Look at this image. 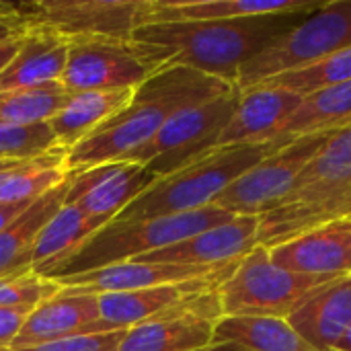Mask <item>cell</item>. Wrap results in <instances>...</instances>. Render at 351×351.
Wrapping results in <instances>:
<instances>
[{
    "label": "cell",
    "instance_id": "cell-19",
    "mask_svg": "<svg viewBox=\"0 0 351 351\" xmlns=\"http://www.w3.org/2000/svg\"><path fill=\"white\" fill-rule=\"evenodd\" d=\"M222 267L125 261V263L109 265L97 271L64 278V280H58V284L60 288H68L78 294L132 292V290H144V288H156V286H169V284H183L195 278L210 276Z\"/></svg>",
    "mask_w": 351,
    "mask_h": 351
},
{
    "label": "cell",
    "instance_id": "cell-14",
    "mask_svg": "<svg viewBox=\"0 0 351 351\" xmlns=\"http://www.w3.org/2000/svg\"><path fill=\"white\" fill-rule=\"evenodd\" d=\"M156 177L142 165L115 160L70 175L64 204L105 222L115 220Z\"/></svg>",
    "mask_w": 351,
    "mask_h": 351
},
{
    "label": "cell",
    "instance_id": "cell-8",
    "mask_svg": "<svg viewBox=\"0 0 351 351\" xmlns=\"http://www.w3.org/2000/svg\"><path fill=\"white\" fill-rule=\"evenodd\" d=\"M239 99L241 93L234 88L228 95L175 113L148 144L123 160L146 167L156 179L185 167L216 148V140L234 115Z\"/></svg>",
    "mask_w": 351,
    "mask_h": 351
},
{
    "label": "cell",
    "instance_id": "cell-2",
    "mask_svg": "<svg viewBox=\"0 0 351 351\" xmlns=\"http://www.w3.org/2000/svg\"><path fill=\"white\" fill-rule=\"evenodd\" d=\"M232 90V84L191 68H160L136 88L132 101L115 117L66 150V169L76 175L90 167L123 160L148 144L175 113Z\"/></svg>",
    "mask_w": 351,
    "mask_h": 351
},
{
    "label": "cell",
    "instance_id": "cell-4",
    "mask_svg": "<svg viewBox=\"0 0 351 351\" xmlns=\"http://www.w3.org/2000/svg\"><path fill=\"white\" fill-rule=\"evenodd\" d=\"M234 218V214L218 206H206L202 210L183 214L154 216L142 220H111L99 232H95L78 251H74L64 261L47 267L39 276L58 282L109 265L134 261L142 255L167 249Z\"/></svg>",
    "mask_w": 351,
    "mask_h": 351
},
{
    "label": "cell",
    "instance_id": "cell-27",
    "mask_svg": "<svg viewBox=\"0 0 351 351\" xmlns=\"http://www.w3.org/2000/svg\"><path fill=\"white\" fill-rule=\"evenodd\" d=\"M105 224L109 222L88 216L72 204H64L45 222L33 245V271L41 274L47 267L64 261Z\"/></svg>",
    "mask_w": 351,
    "mask_h": 351
},
{
    "label": "cell",
    "instance_id": "cell-5",
    "mask_svg": "<svg viewBox=\"0 0 351 351\" xmlns=\"http://www.w3.org/2000/svg\"><path fill=\"white\" fill-rule=\"evenodd\" d=\"M274 150L278 148L271 144L214 148L185 167L154 179L115 220H142L214 206L230 183Z\"/></svg>",
    "mask_w": 351,
    "mask_h": 351
},
{
    "label": "cell",
    "instance_id": "cell-22",
    "mask_svg": "<svg viewBox=\"0 0 351 351\" xmlns=\"http://www.w3.org/2000/svg\"><path fill=\"white\" fill-rule=\"evenodd\" d=\"M288 323L317 350H333L351 325V274L321 286L288 317Z\"/></svg>",
    "mask_w": 351,
    "mask_h": 351
},
{
    "label": "cell",
    "instance_id": "cell-1",
    "mask_svg": "<svg viewBox=\"0 0 351 351\" xmlns=\"http://www.w3.org/2000/svg\"><path fill=\"white\" fill-rule=\"evenodd\" d=\"M306 14L286 12L228 21L146 23L134 31L132 39L150 53L158 68H191L237 88L241 68L284 37Z\"/></svg>",
    "mask_w": 351,
    "mask_h": 351
},
{
    "label": "cell",
    "instance_id": "cell-37",
    "mask_svg": "<svg viewBox=\"0 0 351 351\" xmlns=\"http://www.w3.org/2000/svg\"><path fill=\"white\" fill-rule=\"evenodd\" d=\"M31 204H0V232L14 220L19 218Z\"/></svg>",
    "mask_w": 351,
    "mask_h": 351
},
{
    "label": "cell",
    "instance_id": "cell-11",
    "mask_svg": "<svg viewBox=\"0 0 351 351\" xmlns=\"http://www.w3.org/2000/svg\"><path fill=\"white\" fill-rule=\"evenodd\" d=\"M14 8L27 25L51 29L66 39H130L144 21L148 0H37Z\"/></svg>",
    "mask_w": 351,
    "mask_h": 351
},
{
    "label": "cell",
    "instance_id": "cell-17",
    "mask_svg": "<svg viewBox=\"0 0 351 351\" xmlns=\"http://www.w3.org/2000/svg\"><path fill=\"white\" fill-rule=\"evenodd\" d=\"M99 321L101 313L97 294H78L68 288H60L51 298L29 311L10 350L35 348L66 337L93 333V327Z\"/></svg>",
    "mask_w": 351,
    "mask_h": 351
},
{
    "label": "cell",
    "instance_id": "cell-40",
    "mask_svg": "<svg viewBox=\"0 0 351 351\" xmlns=\"http://www.w3.org/2000/svg\"><path fill=\"white\" fill-rule=\"evenodd\" d=\"M204 351H218V350H216V348H214V346H210V348H208V350H204Z\"/></svg>",
    "mask_w": 351,
    "mask_h": 351
},
{
    "label": "cell",
    "instance_id": "cell-16",
    "mask_svg": "<svg viewBox=\"0 0 351 351\" xmlns=\"http://www.w3.org/2000/svg\"><path fill=\"white\" fill-rule=\"evenodd\" d=\"M269 255L276 265L294 274L348 276L351 274V220L317 226L269 249Z\"/></svg>",
    "mask_w": 351,
    "mask_h": 351
},
{
    "label": "cell",
    "instance_id": "cell-3",
    "mask_svg": "<svg viewBox=\"0 0 351 351\" xmlns=\"http://www.w3.org/2000/svg\"><path fill=\"white\" fill-rule=\"evenodd\" d=\"M335 220H351V125L308 162L284 202L261 216L257 247L274 249Z\"/></svg>",
    "mask_w": 351,
    "mask_h": 351
},
{
    "label": "cell",
    "instance_id": "cell-10",
    "mask_svg": "<svg viewBox=\"0 0 351 351\" xmlns=\"http://www.w3.org/2000/svg\"><path fill=\"white\" fill-rule=\"evenodd\" d=\"M68 43V60L60 82L70 95L138 88L160 70L132 37H74Z\"/></svg>",
    "mask_w": 351,
    "mask_h": 351
},
{
    "label": "cell",
    "instance_id": "cell-34",
    "mask_svg": "<svg viewBox=\"0 0 351 351\" xmlns=\"http://www.w3.org/2000/svg\"><path fill=\"white\" fill-rule=\"evenodd\" d=\"M27 315V308H0V351L10 350Z\"/></svg>",
    "mask_w": 351,
    "mask_h": 351
},
{
    "label": "cell",
    "instance_id": "cell-12",
    "mask_svg": "<svg viewBox=\"0 0 351 351\" xmlns=\"http://www.w3.org/2000/svg\"><path fill=\"white\" fill-rule=\"evenodd\" d=\"M222 317L218 290L202 294L125 331L117 351H204Z\"/></svg>",
    "mask_w": 351,
    "mask_h": 351
},
{
    "label": "cell",
    "instance_id": "cell-32",
    "mask_svg": "<svg viewBox=\"0 0 351 351\" xmlns=\"http://www.w3.org/2000/svg\"><path fill=\"white\" fill-rule=\"evenodd\" d=\"M60 284L29 271L14 278H0V308H27L33 311L43 300L51 298Z\"/></svg>",
    "mask_w": 351,
    "mask_h": 351
},
{
    "label": "cell",
    "instance_id": "cell-30",
    "mask_svg": "<svg viewBox=\"0 0 351 351\" xmlns=\"http://www.w3.org/2000/svg\"><path fill=\"white\" fill-rule=\"evenodd\" d=\"M348 80H351V45L323 58V60H317L308 66L274 76V78L261 82L259 86L284 88V90H292L300 97H308L313 93H319L323 88H329V86H335V84H341Z\"/></svg>",
    "mask_w": 351,
    "mask_h": 351
},
{
    "label": "cell",
    "instance_id": "cell-7",
    "mask_svg": "<svg viewBox=\"0 0 351 351\" xmlns=\"http://www.w3.org/2000/svg\"><path fill=\"white\" fill-rule=\"evenodd\" d=\"M350 45L351 0L323 2L284 37H280L241 68L237 90L247 93L274 76L308 66Z\"/></svg>",
    "mask_w": 351,
    "mask_h": 351
},
{
    "label": "cell",
    "instance_id": "cell-39",
    "mask_svg": "<svg viewBox=\"0 0 351 351\" xmlns=\"http://www.w3.org/2000/svg\"><path fill=\"white\" fill-rule=\"evenodd\" d=\"M14 162H19V160H0V169H4V167H10V165H14Z\"/></svg>",
    "mask_w": 351,
    "mask_h": 351
},
{
    "label": "cell",
    "instance_id": "cell-35",
    "mask_svg": "<svg viewBox=\"0 0 351 351\" xmlns=\"http://www.w3.org/2000/svg\"><path fill=\"white\" fill-rule=\"evenodd\" d=\"M27 29V23L16 12L14 4H2L0 2V41L8 39L12 35H19Z\"/></svg>",
    "mask_w": 351,
    "mask_h": 351
},
{
    "label": "cell",
    "instance_id": "cell-6",
    "mask_svg": "<svg viewBox=\"0 0 351 351\" xmlns=\"http://www.w3.org/2000/svg\"><path fill=\"white\" fill-rule=\"evenodd\" d=\"M337 278L306 276L282 269L269 249L255 247L218 288L222 317L288 319L311 294Z\"/></svg>",
    "mask_w": 351,
    "mask_h": 351
},
{
    "label": "cell",
    "instance_id": "cell-9",
    "mask_svg": "<svg viewBox=\"0 0 351 351\" xmlns=\"http://www.w3.org/2000/svg\"><path fill=\"white\" fill-rule=\"evenodd\" d=\"M337 132L313 134L274 150L259 165L243 173L214 202L234 216H265L292 191L308 162L329 144Z\"/></svg>",
    "mask_w": 351,
    "mask_h": 351
},
{
    "label": "cell",
    "instance_id": "cell-15",
    "mask_svg": "<svg viewBox=\"0 0 351 351\" xmlns=\"http://www.w3.org/2000/svg\"><path fill=\"white\" fill-rule=\"evenodd\" d=\"M259 216H237L230 222L197 232L177 245L152 251L134 261L146 263H175V265H202L222 267L239 263L247 253L257 247Z\"/></svg>",
    "mask_w": 351,
    "mask_h": 351
},
{
    "label": "cell",
    "instance_id": "cell-24",
    "mask_svg": "<svg viewBox=\"0 0 351 351\" xmlns=\"http://www.w3.org/2000/svg\"><path fill=\"white\" fill-rule=\"evenodd\" d=\"M68 183L70 179L33 202L0 232V278H14L33 271V245L45 222L64 206Z\"/></svg>",
    "mask_w": 351,
    "mask_h": 351
},
{
    "label": "cell",
    "instance_id": "cell-29",
    "mask_svg": "<svg viewBox=\"0 0 351 351\" xmlns=\"http://www.w3.org/2000/svg\"><path fill=\"white\" fill-rule=\"evenodd\" d=\"M70 93L62 82H51L33 88H14L0 93V123L4 125H35L47 123L68 101Z\"/></svg>",
    "mask_w": 351,
    "mask_h": 351
},
{
    "label": "cell",
    "instance_id": "cell-26",
    "mask_svg": "<svg viewBox=\"0 0 351 351\" xmlns=\"http://www.w3.org/2000/svg\"><path fill=\"white\" fill-rule=\"evenodd\" d=\"M216 343L239 351H321L300 337L288 319L274 317H220L212 339Z\"/></svg>",
    "mask_w": 351,
    "mask_h": 351
},
{
    "label": "cell",
    "instance_id": "cell-20",
    "mask_svg": "<svg viewBox=\"0 0 351 351\" xmlns=\"http://www.w3.org/2000/svg\"><path fill=\"white\" fill-rule=\"evenodd\" d=\"M319 0H148L146 23H193L228 21L286 12H313Z\"/></svg>",
    "mask_w": 351,
    "mask_h": 351
},
{
    "label": "cell",
    "instance_id": "cell-33",
    "mask_svg": "<svg viewBox=\"0 0 351 351\" xmlns=\"http://www.w3.org/2000/svg\"><path fill=\"white\" fill-rule=\"evenodd\" d=\"M128 331V329H125ZM125 331H107V333H84L66 337L60 341L35 346V348H23V350L8 351H117Z\"/></svg>",
    "mask_w": 351,
    "mask_h": 351
},
{
    "label": "cell",
    "instance_id": "cell-25",
    "mask_svg": "<svg viewBox=\"0 0 351 351\" xmlns=\"http://www.w3.org/2000/svg\"><path fill=\"white\" fill-rule=\"evenodd\" d=\"M348 125H351V80L304 97L300 107L278 132L271 146L282 148L292 140L313 134L339 132Z\"/></svg>",
    "mask_w": 351,
    "mask_h": 351
},
{
    "label": "cell",
    "instance_id": "cell-21",
    "mask_svg": "<svg viewBox=\"0 0 351 351\" xmlns=\"http://www.w3.org/2000/svg\"><path fill=\"white\" fill-rule=\"evenodd\" d=\"M68 47L70 43L64 35L45 27L27 25L16 53L0 72V93L60 82Z\"/></svg>",
    "mask_w": 351,
    "mask_h": 351
},
{
    "label": "cell",
    "instance_id": "cell-28",
    "mask_svg": "<svg viewBox=\"0 0 351 351\" xmlns=\"http://www.w3.org/2000/svg\"><path fill=\"white\" fill-rule=\"evenodd\" d=\"M68 179L64 148L19 160L0 169V204H33Z\"/></svg>",
    "mask_w": 351,
    "mask_h": 351
},
{
    "label": "cell",
    "instance_id": "cell-38",
    "mask_svg": "<svg viewBox=\"0 0 351 351\" xmlns=\"http://www.w3.org/2000/svg\"><path fill=\"white\" fill-rule=\"evenodd\" d=\"M331 351H351V325L346 329V333L339 337V341Z\"/></svg>",
    "mask_w": 351,
    "mask_h": 351
},
{
    "label": "cell",
    "instance_id": "cell-36",
    "mask_svg": "<svg viewBox=\"0 0 351 351\" xmlns=\"http://www.w3.org/2000/svg\"><path fill=\"white\" fill-rule=\"evenodd\" d=\"M23 33H25V31H23ZM23 33L12 35V37L0 41V72L8 66V62H10L12 56L16 53V49H19V45H21V39H23Z\"/></svg>",
    "mask_w": 351,
    "mask_h": 351
},
{
    "label": "cell",
    "instance_id": "cell-23",
    "mask_svg": "<svg viewBox=\"0 0 351 351\" xmlns=\"http://www.w3.org/2000/svg\"><path fill=\"white\" fill-rule=\"evenodd\" d=\"M136 88L72 93L64 107L47 121L58 148H72L105 121L115 117L134 97Z\"/></svg>",
    "mask_w": 351,
    "mask_h": 351
},
{
    "label": "cell",
    "instance_id": "cell-18",
    "mask_svg": "<svg viewBox=\"0 0 351 351\" xmlns=\"http://www.w3.org/2000/svg\"><path fill=\"white\" fill-rule=\"evenodd\" d=\"M302 101L304 97L292 90L271 86H257L241 93L237 111L216 140V148L271 144Z\"/></svg>",
    "mask_w": 351,
    "mask_h": 351
},
{
    "label": "cell",
    "instance_id": "cell-13",
    "mask_svg": "<svg viewBox=\"0 0 351 351\" xmlns=\"http://www.w3.org/2000/svg\"><path fill=\"white\" fill-rule=\"evenodd\" d=\"M234 267L237 263L183 284H169V286H156V288H144L132 292L97 294L101 321L93 327V333L125 331L144 321L160 317L202 294L218 290L224 284V280L234 271Z\"/></svg>",
    "mask_w": 351,
    "mask_h": 351
},
{
    "label": "cell",
    "instance_id": "cell-31",
    "mask_svg": "<svg viewBox=\"0 0 351 351\" xmlns=\"http://www.w3.org/2000/svg\"><path fill=\"white\" fill-rule=\"evenodd\" d=\"M58 148L47 123L4 125L0 123V160H27Z\"/></svg>",
    "mask_w": 351,
    "mask_h": 351
}]
</instances>
